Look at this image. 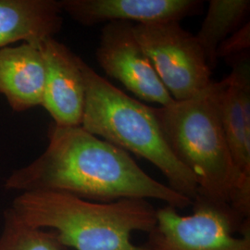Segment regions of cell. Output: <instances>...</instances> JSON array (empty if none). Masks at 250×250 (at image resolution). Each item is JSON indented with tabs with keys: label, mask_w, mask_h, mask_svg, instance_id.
<instances>
[{
	"label": "cell",
	"mask_w": 250,
	"mask_h": 250,
	"mask_svg": "<svg viewBox=\"0 0 250 250\" xmlns=\"http://www.w3.org/2000/svg\"><path fill=\"white\" fill-rule=\"evenodd\" d=\"M193 212L166 205L157 209L144 250H250V219L228 203L197 195Z\"/></svg>",
	"instance_id": "5b68a950"
},
{
	"label": "cell",
	"mask_w": 250,
	"mask_h": 250,
	"mask_svg": "<svg viewBox=\"0 0 250 250\" xmlns=\"http://www.w3.org/2000/svg\"><path fill=\"white\" fill-rule=\"evenodd\" d=\"M62 13L59 0H0V48L55 38L62 29Z\"/></svg>",
	"instance_id": "8fae6325"
},
{
	"label": "cell",
	"mask_w": 250,
	"mask_h": 250,
	"mask_svg": "<svg viewBox=\"0 0 250 250\" xmlns=\"http://www.w3.org/2000/svg\"><path fill=\"white\" fill-rule=\"evenodd\" d=\"M9 210L36 229L56 232L68 250H144L132 241L134 232H149L157 208L146 199L95 202L68 193H20Z\"/></svg>",
	"instance_id": "3957f363"
},
{
	"label": "cell",
	"mask_w": 250,
	"mask_h": 250,
	"mask_svg": "<svg viewBox=\"0 0 250 250\" xmlns=\"http://www.w3.org/2000/svg\"><path fill=\"white\" fill-rule=\"evenodd\" d=\"M45 63L40 45L0 48V95L14 112L42 106Z\"/></svg>",
	"instance_id": "30bf717a"
},
{
	"label": "cell",
	"mask_w": 250,
	"mask_h": 250,
	"mask_svg": "<svg viewBox=\"0 0 250 250\" xmlns=\"http://www.w3.org/2000/svg\"><path fill=\"white\" fill-rule=\"evenodd\" d=\"M0 250H68L51 230L36 229L21 222L9 209L4 212Z\"/></svg>",
	"instance_id": "5bb4252c"
},
{
	"label": "cell",
	"mask_w": 250,
	"mask_h": 250,
	"mask_svg": "<svg viewBox=\"0 0 250 250\" xmlns=\"http://www.w3.org/2000/svg\"><path fill=\"white\" fill-rule=\"evenodd\" d=\"M134 23H106L100 35L96 58L108 76L125 85L138 99L169 106L175 100L162 83L150 60L134 36Z\"/></svg>",
	"instance_id": "52a82bcc"
},
{
	"label": "cell",
	"mask_w": 250,
	"mask_h": 250,
	"mask_svg": "<svg viewBox=\"0 0 250 250\" xmlns=\"http://www.w3.org/2000/svg\"><path fill=\"white\" fill-rule=\"evenodd\" d=\"M63 12L83 26L112 21L154 24L201 13L200 0H60Z\"/></svg>",
	"instance_id": "ba28073f"
},
{
	"label": "cell",
	"mask_w": 250,
	"mask_h": 250,
	"mask_svg": "<svg viewBox=\"0 0 250 250\" xmlns=\"http://www.w3.org/2000/svg\"><path fill=\"white\" fill-rule=\"evenodd\" d=\"M48 145L35 161L13 170L4 187L20 193L55 191L95 202L157 199L177 209L193 201L152 178L128 152L82 126L52 125Z\"/></svg>",
	"instance_id": "6da1fadb"
},
{
	"label": "cell",
	"mask_w": 250,
	"mask_h": 250,
	"mask_svg": "<svg viewBox=\"0 0 250 250\" xmlns=\"http://www.w3.org/2000/svg\"><path fill=\"white\" fill-rule=\"evenodd\" d=\"M79 64L85 92L81 126L90 134L151 162L172 190L193 201L198 194L197 182L170 150L154 107L118 89L82 58Z\"/></svg>",
	"instance_id": "277c9868"
},
{
	"label": "cell",
	"mask_w": 250,
	"mask_h": 250,
	"mask_svg": "<svg viewBox=\"0 0 250 250\" xmlns=\"http://www.w3.org/2000/svg\"><path fill=\"white\" fill-rule=\"evenodd\" d=\"M221 99V119L233 162L239 172L250 178V122L242 109L239 90L232 73Z\"/></svg>",
	"instance_id": "4fadbf2b"
},
{
	"label": "cell",
	"mask_w": 250,
	"mask_h": 250,
	"mask_svg": "<svg viewBox=\"0 0 250 250\" xmlns=\"http://www.w3.org/2000/svg\"><path fill=\"white\" fill-rule=\"evenodd\" d=\"M250 0H210L205 19L196 37L211 71L217 64L221 43L249 22Z\"/></svg>",
	"instance_id": "7c38bea8"
},
{
	"label": "cell",
	"mask_w": 250,
	"mask_h": 250,
	"mask_svg": "<svg viewBox=\"0 0 250 250\" xmlns=\"http://www.w3.org/2000/svg\"><path fill=\"white\" fill-rule=\"evenodd\" d=\"M227 83V77L211 82L192 98L154 112L170 150L196 180L197 195L228 203L250 219V178L233 162L221 119Z\"/></svg>",
	"instance_id": "7a4b0ae2"
},
{
	"label": "cell",
	"mask_w": 250,
	"mask_h": 250,
	"mask_svg": "<svg viewBox=\"0 0 250 250\" xmlns=\"http://www.w3.org/2000/svg\"><path fill=\"white\" fill-rule=\"evenodd\" d=\"M134 36L175 101L190 99L212 81L197 37L178 21L134 24Z\"/></svg>",
	"instance_id": "8992f818"
},
{
	"label": "cell",
	"mask_w": 250,
	"mask_h": 250,
	"mask_svg": "<svg viewBox=\"0 0 250 250\" xmlns=\"http://www.w3.org/2000/svg\"><path fill=\"white\" fill-rule=\"evenodd\" d=\"M250 24L249 21L228 36L219 45L217 49L218 61L220 59H226L229 62L243 54L250 53Z\"/></svg>",
	"instance_id": "9a60e30c"
},
{
	"label": "cell",
	"mask_w": 250,
	"mask_h": 250,
	"mask_svg": "<svg viewBox=\"0 0 250 250\" xmlns=\"http://www.w3.org/2000/svg\"><path fill=\"white\" fill-rule=\"evenodd\" d=\"M40 48L45 63L42 107L53 119L54 125L81 126L85 92L80 57L55 38L45 40Z\"/></svg>",
	"instance_id": "9c48e42d"
}]
</instances>
